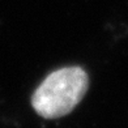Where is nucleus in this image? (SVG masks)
<instances>
[{"label":"nucleus","instance_id":"nucleus-1","mask_svg":"<svg viewBox=\"0 0 128 128\" xmlns=\"http://www.w3.org/2000/svg\"><path fill=\"white\" fill-rule=\"evenodd\" d=\"M89 88V76L82 67L55 69L44 77L32 96V106L44 119L67 115L82 101Z\"/></svg>","mask_w":128,"mask_h":128}]
</instances>
